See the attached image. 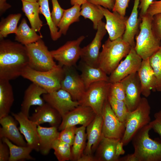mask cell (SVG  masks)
<instances>
[{
	"label": "cell",
	"instance_id": "27",
	"mask_svg": "<svg viewBox=\"0 0 161 161\" xmlns=\"http://www.w3.org/2000/svg\"><path fill=\"white\" fill-rule=\"evenodd\" d=\"M9 81L0 79V118L9 115L14 100Z\"/></svg>",
	"mask_w": 161,
	"mask_h": 161
},
{
	"label": "cell",
	"instance_id": "25",
	"mask_svg": "<svg viewBox=\"0 0 161 161\" xmlns=\"http://www.w3.org/2000/svg\"><path fill=\"white\" fill-rule=\"evenodd\" d=\"M139 2V0H134L133 9L127 20L125 30L122 37L125 41L134 48L135 45V37L140 29L141 21V19L138 18V9Z\"/></svg>",
	"mask_w": 161,
	"mask_h": 161
},
{
	"label": "cell",
	"instance_id": "44",
	"mask_svg": "<svg viewBox=\"0 0 161 161\" xmlns=\"http://www.w3.org/2000/svg\"><path fill=\"white\" fill-rule=\"evenodd\" d=\"M154 117V120L151 121L149 124L151 129L153 130L161 137V110L155 113Z\"/></svg>",
	"mask_w": 161,
	"mask_h": 161
},
{
	"label": "cell",
	"instance_id": "43",
	"mask_svg": "<svg viewBox=\"0 0 161 161\" xmlns=\"http://www.w3.org/2000/svg\"><path fill=\"white\" fill-rule=\"evenodd\" d=\"M151 27L156 37L161 41V13L153 16Z\"/></svg>",
	"mask_w": 161,
	"mask_h": 161
},
{
	"label": "cell",
	"instance_id": "37",
	"mask_svg": "<svg viewBox=\"0 0 161 161\" xmlns=\"http://www.w3.org/2000/svg\"><path fill=\"white\" fill-rule=\"evenodd\" d=\"M52 148L58 161L70 160L71 146L69 144L57 138L53 142Z\"/></svg>",
	"mask_w": 161,
	"mask_h": 161
},
{
	"label": "cell",
	"instance_id": "18",
	"mask_svg": "<svg viewBox=\"0 0 161 161\" xmlns=\"http://www.w3.org/2000/svg\"><path fill=\"white\" fill-rule=\"evenodd\" d=\"M120 81L125 90L126 105L130 112L132 111L138 106L142 98L141 86L137 72L131 74Z\"/></svg>",
	"mask_w": 161,
	"mask_h": 161
},
{
	"label": "cell",
	"instance_id": "15",
	"mask_svg": "<svg viewBox=\"0 0 161 161\" xmlns=\"http://www.w3.org/2000/svg\"><path fill=\"white\" fill-rule=\"evenodd\" d=\"M96 115L90 107L79 105L62 117L58 130L61 131L66 127L78 125L86 127Z\"/></svg>",
	"mask_w": 161,
	"mask_h": 161
},
{
	"label": "cell",
	"instance_id": "50",
	"mask_svg": "<svg viewBox=\"0 0 161 161\" xmlns=\"http://www.w3.org/2000/svg\"><path fill=\"white\" fill-rule=\"evenodd\" d=\"M6 1L7 0H0V16L11 7V5L7 3Z\"/></svg>",
	"mask_w": 161,
	"mask_h": 161
},
{
	"label": "cell",
	"instance_id": "42",
	"mask_svg": "<svg viewBox=\"0 0 161 161\" xmlns=\"http://www.w3.org/2000/svg\"><path fill=\"white\" fill-rule=\"evenodd\" d=\"M52 10L51 13L52 20L57 27L60 22L64 14L65 10L60 5L57 0H52Z\"/></svg>",
	"mask_w": 161,
	"mask_h": 161
},
{
	"label": "cell",
	"instance_id": "46",
	"mask_svg": "<svg viewBox=\"0 0 161 161\" xmlns=\"http://www.w3.org/2000/svg\"><path fill=\"white\" fill-rule=\"evenodd\" d=\"M87 1L112 10L114 7L115 0H87Z\"/></svg>",
	"mask_w": 161,
	"mask_h": 161
},
{
	"label": "cell",
	"instance_id": "48",
	"mask_svg": "<svg viewBox=\"0 0 161 161\" xmlns=\"http://www.w3.org/2000/svg\"><path fill=\"white\" fill-rule=\"evenodd\" d=\"M161 13V0L153 1L149 6L147 13L153 16Z\"/></svg>",
	"mask_w": 161,
	"mask_h": 161
},
{
	"label": "cell",
	"instance_id": "13",
	"mask_svg": "<svg viewBox=\"0 0 161 161\" xmlns=\"http://www.w3.org/2000/svg\"><path fill=\"white\" fill-rule=\"evenodd\" d=\"M42 97L45 102L56 110L62 117L80 105L68 92L62 89L44 94Z\"/></svg>",
	"mask_w": 161,
	"mask_h": 161
},
{
	"label": "cell",
	"instance_id": "11",
	"mask_svg": "<svg viewBox=\"0 0 161 161\" xmlns=\"http://www.w3.org/2000/svg\"><path fill=\"white\" fill-rule=\"evenodd\" d=\"M101 115L103 135L108 138L121 139L125 131V123L120 121L116 116L108 100L104 104Z\"/></svg>",
	"mask_w": 161,
	"mask_h": 161
},
{
	"label": "cell",
	"instance_id": "10",
	"mask_svg": "<svg viewBox=\"0 0 161 161\" xmlns=\"http://www.w3.org/2000/svg\"><path fill=\"white\" fill-rule=\"evenodd\" d=\"M121 139L106 137L103 134L95 150L96 161H119L125 151Z\"/></svg>",
	"mask_w": 161,
	"mask_h": 161
},
{
	"label": "cell",
	"instance_id": "6",
	"mask_svg": "<svg viewBox=\"0 0 161 161\" xmlns=\"http://www.w3.org/2000/svg\"><path fill=\"white\" fill-rule=\"evenodd\" d=\"M64 75L63 66L59 64L46 71L36 70L27 66L21 76L45 89L48 93L61 89V84Z\"/></svg>",
	"mask_w": 161,
	"mask_h": 161
},
{
	"label": "cell",
	"instance_id": "20",
	"mask_svg": "<svg viewBox=\"0 0 161 161\" xmlns=\"http://www.w3.org/2000/svg\"><path fill=\"white\" fill-rule=\"evenodd\" d=\"M18 122L13 117L8 115L0 118V138H5L13 143L19 146H26L27 143L24 139L17 126Z\"/></svg>",
	"mask_w": 161,
	"mask_h": 161
},
{
	"label": "cell",
	"instance_id": "54",
	"mask_svg": "<svg viewBox=\"0 0 161 161\" xmlns=\"http://www.w3.org/2000/svg\"></svg>",
	"mask_w": 161,
	"mask_h": 161
},
{
	"label": "cell",
	"instance_id": "32",
	"mask_svg": "<svg viewBox=\"0 0 161 161\" xmlns=\"http://www.w3.org/2000/svg\"><path fill=\"white\" fill-rule=\"evenodd\" d=\"M1 139L7 144L9 148L10 156L8 161L35 160V158L30 154L33 150L30 147L27 145L26 146L17 145L5 138Z\"/></svg>",
	"mask_w": 161,
	"mask_h": 161
},
{
	"label": "cell",
	"instance_id": "1",
	"mask_svg": "<svg viewBox=\"0 0 161 161\" xmlns=\"http://www.w3.org/2000/svg\"><path fill=\"white\" fill-rule=\"evenodd\" d=\"M26 48L21 43L1 39L0 79L10 80L20 76L29 65Z\"/></svg>",
	"mask_w": 161,
	"mask_h": 161
},
{
	"label": "cell",
	"instance_id": "53",
	"mask_svg": "<svg viewBox=\"0 0 161 161\" xmlns=\"http://www.w3.org/2000/svg\"><path fill=\"white\" fill-rule=\"evenodd\" d=\"M22 1H25L28 2H37L38 0H21Z\"/></svg>",
	"mask_w": 161,
	"mask_h": 161
},
{
	"label": "cell",
	"instance_id": "9",
	"mask_svg": "<svg viewBox=\"0 0 161 161\" xmlns=\"http://www.w3.org/2000/svg\"><path fill=\"white\" fill-rule=\"evenodd\" d=\"M83 35L77 39L69 41L58 49L50 51L54 59L62 66H73L80 58V45L85 38Z\"/></svg>",
	"mask_w": 161,
	"mask_h": 161
},
{
	"label": "cell",
	"instance_id": "39",
	"mask_svg": "<svg viewBox=\"0 0 161 161\" xmlns=\"http://www.w3.org/2000/svg\"><path fill=\"white\" fill-rule=\"evenodd\" d=\"M157 80L156 90L161 92V47L149 58Z\"/></svg>",
	"mask_w": 161,
	"mask_h": 161
},
{
	"label": "cell",
	"instance_id": "29",
	"mask_svg": "<svg viewBox=\"0 0 161 161\" xmlns=\"http://www.w3.org/2000/svg\"><path fill=\"white\" fill-rule=\"evenodd\" d=\"M22 10L28 18L31 28L36 32H40L43 26V22L40 19V6L38 2H31L22 1Z\"/></svg>",
	"mask_w": 161,
	"mask_h": 161
},
{
	"label": "cell",
	"instance_id": "36",
	"mask_svg": "<svg viewBox=\"0 0 161 161\" xmlns=\"http://www.w3.org/2000/svg\"><path fill=\"white\" fill-rule=\"evenodd\" d=\"M38 2L40 6V13L42 14L45 18L50 30L51 38L53 40L56 41L61 37L62 34L52 20L49 0H38Z\"/></svg>",
	"mask_w": 161,
	"mask_h": 161
},
{
	"label": "cell",
	"instance_id": "51",
	"mask_svg": "<svg viewBox=\"0 0 161 161\" xmlns=\"http://www.w3.org/2000/svg\"><path fill=\"white\" fill-rule=\"evenodd\" d=\"M119 161H138V160L133 153L128 154L121 157H120Z\"/></svg>",
	"mask_w": 161,
	"mask_h": 161
},
{
	"label": "cell",
	"instance_id": "21",
	"mask_svg": "<svg viewBox=\"0 0 161 161\" xmlns=\"http://www.w3.org/2000/svg\"><path fill=\"white\" fill-rule=\"evenodd\" d=\"M29 118L38 125L48 123L51 126L58 128L61 124L62 117L58 112L48 103L38 106L35 112Z\"/></svg>",
	"mask_w": 161,
	"mask_h": 161
},
{
	"label": "cell",
	"instance_id": "34",
	"mask_svg": "<svg viewBox=\"0 0 161 161\" xmlns=\"http://www.w3.org/2000/svg\"><path fill=\"white\" fill-rule=\"evenodd\" d=\"M80 14L85 19L92 21L95 30H97L98 24L104 17L98 5L88 1L81 5Z\"/></svg>",
	"mask_w": 161,
	"mask_h": 161
},
{
	"label": "cell",
	"instance_id": "16",
	"mask_svg": "<svg viewBox=\"0 0 161 161\" xmlns=\"http://www.w3.org/2000/svg\"><path fill=\"white\" fill-rule=\"evenodd\" d=\"M73 66H63L64 75L61 82V89L68 92L74 100L78 102L86 89L80 75Z\"/></svg>",
	"mask_w": 161,
	"mask_h": 161
},
{
	"label": "cell",
	"instance_id": "19",
	"mask_svg": "<svg viewBox=\"0 0 161 161\" xmlns=\"http://www.w3.org/2000/svg\"><path fill=\"white\" fill-rule=\"evenodd\" d=\"M19 124V129L24 136L27 145L33 150L39 151V142L38 125L21 111L12 113Z\"/></svg>",
	"mask_w": 161,
	"mask_h": 161
},
{
	"label": "cell",
	"instance_id": "52",
	"mask_svg": "<svg viewBox=\"0 0 161 161\" xmlns=\"http://www.w3.org/2000/svg\"><path fill=\"white\" fill-rule=\"evenodd\" d=\"M78 161H96V160L94 156H93L92 155L86 154H84Z\"/></svg>",
	"mask_w": 161,
	"mask_h": 161
},
{
	"label": "cell",
	"instance_id": "17",
	"mask_svg": "<svg viewBox=\"0 0 161 161\" xmlns=\"http://www.w3.org/2000/svg\"><path fill=\"white\" fill-rule=\"evenodd\" d=\"M106 19L105 28L109 38L113 40L122 37L124 32L128 18L123 16L116 11L111 12L109 10L98 5Z\"/></svg>",
	"mask_w": 161,
	"mask_h": 161
},
{
	"label": "cell",
	"instance_id": "24",
	"mask_svg": "<svg viewBox=\"0 0 161 161\" xmlns=\"http://www.w3.org/2000/svg\"><path fill=\"white\" fill-rule=\"evenodd\" d=\"M48 93L44 89L32 83L25 90L21 105V112L29 117V112L31 106L43 105L45 101L41 96Z\"/></svg>",
	"mask_w": 161,
	"mask_h": 161
},
{
	"label": "cell",
	"instance_id": "12",
	"mask_svg": "<svg viewBox=\"0 0 161 161\" xmlns=\"http://www.w3.org/2000/svg\"><path fill=\"white\" fill-rule=\"evenodd\" d=\"M95 36L91 43L81 48V61L95 67H98L101 41L107 32L105 23L101 21L98 24Z\"/></svg>",
	"mask_w": 161,
	"mask_h": 161
},
{
	"label": "cell",
	"instance_id": "4",
	"mask_svg": "<svg viewBox=\"0 0 161 161\" xmlns=\"http://www.w3.org/2000/svg\"><path fill=\"white\" fill-rule=\"evenodd\" d=\"M152 17L146 13L140 18V31L135 37L134 49L142 60L149 58L161 46V41L156 37L152 29Z\"/></svg>",
	"mask_w": 161,
	"mask_h": 161
},
{
	"label": "cell",
	"instance_id": "40",
	"mask_svg": "<svg viewBox=\"0 0 161 161\" xmlns=\"http://www.w3.org/2000/svg\"><path fill=\"white\" fill-rule=\"evenodd\" d=\"M76 128V126L65 128L59 132L58 138L72 146L75 139Z\"/></svg>",
	"mask_w": 161,
	"mask_h": 161
},
{
	"label": "cell",
	"instance_id": "49",
	"mask_svg": "<svg viewBox=\"0 0 161 161\" xmlns=\"http://www.w3.org/2000/svg\"><path fill=\"white\" fill-rule=\"evenodd\" d=\"M153 1L154 0H139L138 8L140 18L146 14L149 6Z\"/></svg>",
	"mask_w": 161,
	"mask_h": 161
},
{
	"label": "cell",
	"instance_id": "14",
	"mask_svg": "<svg viewBox=\"0 0 161 161\" xmlns=\"http://www.w3.org/2000/svg\"><path fill=\"white\" fill-rule=\"evenodd\" d=\"M142 61L134 48L132 47L125 59L109 75V82L111 83L120 82L131 74L137 72Z\"/></svg>",
	"mask_w": 161,
	"mask_h": 161
},
{
	"label": "cell",
	"instance_id": "30",
	"mask_svg": "<svg viewBox=\"0 0 161 161\" xmlns=\"http://www.w3.org/2000/svg\"><path fill=\"white\" fill-rule=\"evenodd\" d=\"M15 34V40L24 45L35 42L42 38L29 26L24 18L22 20Z\"/></svg>",
	"mask_w": 161,
	"mask_h": 161
},
{
	"label": "cell",
	"instance_id": "26",
	"mask_svg": "<svg viewBox=\"0 0 161 161\" xmlns=\"http://www.w3.org/2000/svg\"><path fill=\"white\" fill-rule=\"evenodd\" d=\"M58 130L56 127H46L38 125L39 151L43 155H47L52 149L53 142L58 137L60 132Z\"/></svg>",
	"mask_w": 161,
	"mask_h": 161
},
{
	"label": "cell",
	"instance_id": "28",
	"mask_svg": "<svg viewBox=\"0 0 161 161\" xmlns=\"http://www.w3.org/2000/svg\"><path fill=\"white\" fill-rule=\"evenodd\" d=\"M80 77L86 89L92 83L98 81H109V76L100 68L90 66L81 61Z\"/></svg>",
	"mask_w": 161,
	"mask_h": 161
},
{
	"label": "cell",
	"instance_id": "41",
	"mask_svg": "<svg viewBox=\"0 0 161 161\" xmlns=\"http://www.w3.org/2000/svg\"><path fill=\"white\" fill-rule=\"evenodd\" d=\"M109 95L116 99L125 102V90L121 81L111 83L109 90Z\"/></svg>",
	"mask_w": 161,
	"mask_h": 161
},
{
	"label": "cell",
	"instance_id": "38",
	"mask_svg": "<svg viewBox=\"0 0 161 161\" xmlns=\"http://www.w3.org/2000/svg\"><path fill=\"white\" fill-rule=\"evenodd\" d=\"M108 100L116 116L120 121L125 123L130 112L125 102L116 99L109 95Z\"/></svg>",
	"mask_w": 161,
	"mask_h": 161
},
{
	"label": "cell",
	"instance_id": "45",
	"mask_svg": "<svg viewBox=\"0 0 161 161\" xmlns=\"http://www.w3.org/2000/svg\"><path fill=\"white\" fill-rule=\"evenodd\" d=\"M130 0H115L112 11H116L121 15L125 16L126 10Z\"/></svg>",
	"mask_w": 161,
	"mask_h": 161
},
{
	"label": "cell",
	"instance_id": "31",
	"mask_svg": "<svg viewBox=\"0 0 161 161\" xmlns=\"http://www.w3.org/2000/svg\"><path fill=\"white\" fill-rule=\"evenodd\" d=\"M86 128L83 126L76 128L75 139L71 146V161H78L84 154L87 139Z\"/></svg>",
	"mask_w": 161,
	"mask_h": 161
},
{
	"label": "cell",
	"instance_id": "2",
	"mask_svg": "<svg viewBox=\"0 0 161 161\" xmlns=\"http://www.w3.org/2000/svg\"><path fill=\"white\" fill-rule=\"evenodd\" d=\"M131 47L122 37L111 40L109 38L102 46L98 62V67L109 75L126 57Z\"/></svg>",
	"mask_w": 161,
	"mask_h": 161
},
{
	"label": "cell",
	"instance_id": "35",
	"mask_svg": "<svg viewBox=\"0 0 161 161\" xmlns=\"http://www.w3.org/2000/svg\"><path fill=\"white\" fill-rule=\"evenodd\" d=\"M21 16L18 13L11 14L5 18H2L0 23V38L3 39L11 33L16 34L17 24Z\"/></svg>",
	"mask_w": 161,
	"mask_h": 161
},
{
	"label": "cell",
	"instance_id": "7",
	"mask_svg": "<svg viewBox=\"0 0 161 161\" xmlns=\"http://www.w3.org/2000/svg\"><path fill=\"white\" fill-rule=\"evenodd\" d=\"M24 45L29 57L28 66L32 69L38 71H46L57 65L54 61L50 51L41 39Z\"/></svg>",
	"mask_w": 161,
	"mask_h": 161
},
{
	"label": "cell",
	"instance_id": "23",
	"mask_svg": "<svg viewBox=\"0 0 161 161\" xmlns=\"http://www.w3.org/2000/svg\"><path fill=\"white\" fill-rule=\"evenodd\" d=\"M103 119L101 115H96L93 120L86 127L87 142L84 154L92 155L95 151L103 135Z\"/></svg>",
	"mask_w": 161,
	"mask_h": 161
},
{
	"label": "cell",
	"instance_id": "3",
	"mask_svg": "<svg viewBox=\"0 0 161 161\" xmlns=\"http://www.w3.org/2000/svg\"><path fill=\"white\" fill-rule=\"evenodd\" d=\"M149 124L139 130L132 140L134 154L138 161H161V140L152 139Z\"/></svg>",
	"mask_w": 161,
	"mask_h": 161
},
{
	"label": "cell",
	"instance_id": "22",
	"mask_svg": "<svg viewBox=\"0 0 161 161\" xmlns=\"http://www.w3.org/2000/svg\"><path fill=\"white\" fill-rule=\"evenodd\" d=\"M137 74L140 80L141 94L146 98L151 94V91H156L157 80L149 58L142 60Z\"/></svg>",
	"mask_w": 161,
	"mask_h": 161
},
{
	"label": "cell",
	"instance_id": "47",
	"mask_svg": "<svg viewBox=\"0 0 161 161\" xmlns=\"http://www.w3.org/2000/svg\"><path fill=\"white\" fill-rule=\"evenodd\" d=\"M10 156L9 148L7 144L0 140V161L9 160Z\"/></svg>",
	"mask_w": 161,
	"mask_h": 161
},
{
	"label": "cell",
	"instance_id": "8",
	"mask_svg": "<svg viewBox=\"0 0 161 161\" xmlns=\"http://www.w3.org/2000/svg\"><path fill=\"white\" fill-rule=\"evenodd\" d=\"M111 83L100 81L91 84L86 89L81 99L80 105L91 107L97 115H101L105 102L108 100Z\"/></svg>",
	"mask_w": 161,
	"mask_h": 161
},
{
	"label": "cell",
	"instance_id": "33",
	"mask_svg": "<svg viewBox=\"0 0 161 161\" xmlns=\"http://www.w3.org/2000/svg\"><path fill=\"white\" fill-rule=\"evenodd\" d=\"M80 10V6L78 4L65 10L63 17L58 26L59 31L61 34L66 35L69 26L72 24L79 21Z\"/></svg>",
	"mask_w": 161,
	"mask_h": 161
},
{
	"label": "cell",
	"instance_id": "5",
	"mask_svg": "<svg viewBox=\"0 0 161 161\" xmlns=\"http://www.w3.org/2000/svg\"><path fill=\"white\" fill-rule=\"evenodd\" d=\"M151 110L148 100L143 97L137 107L129 112L125 122L124 134L121 140L124 146L127 145L137 132L151 121Z\"/></svg>",
	"mask_w": 161,
	"mask_h": 161
}]
</instances>
